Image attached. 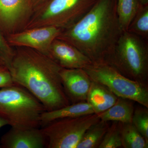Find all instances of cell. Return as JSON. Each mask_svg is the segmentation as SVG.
<instances>
[{"instance_id":"cell-18","label":"cell","mask_w":148,"mask_h":148,"mask_svg":"<svg viewBox=\"0 0 148 148\" xmlns=\"http://www.w3.org/2000/svg\"><path fill=\"white\" fill-rule=\"evenodd\" d=\"M122 147L125 148H148V142L131 123H121Z\"/></svg>"},{"instance_id":"cell-20","label":"cell","mask_w":148,"mask_h":148,"mask_svg":"<svg viewBox=\"0 0 148 148\" xmlns=\"http://www.w3.org/2000/svg\"><path fill=\"white\" fill-rule=\"evenodd\" d=\"M121 123L113 121L109 126L98 148H118L122 147Z\"/></svg>"},{"instance_id":"cell-9","label":"cell","mask_w":148,"mask_h":148,"mask_svg":"<svg viewBox=\"0 0 148 148\" xmlns=\"http://www.w3.org/2000/svg\"><path fill=\"white\" fill-rule=\"evenodd\" d=\"M62 30L61 28L52 26L37 27L9 35L6 38L13 47L31 48L48 56L51 45Z\"/></svg>"},{"instance_id":"cell-19","label":"cell","mask_w":148,"mask_h":148,"mask_svg":"<svg viewBox=\"0 0 148 148\" xmlns=\"http://www.w3.org/2000/svg\"><path fill=\"white\" fill-rule=\"evenodd\" d=\"M127 32L148 40V5H140Z\"/></svg>"},{"instance_id":"cell-7","label":"cell","mask_w":148,"mask_h":148,"mask_svg":"<svg viewBox=\"0 0 148 148\" xmlns=\"http://www.w3.org/2000/svg\"><path fill=\"white\" fill-rule=\"evenodd\" d=\"M100 120L98 114L55 120L42 126L47 148H76L84 132Z\"/></svg>"},{"instance_id":"cell-22","label":"cell","mask_w":148,"mask_h":148,"mask_svg":"<svg viewBox=\"0 0 148 148\" xmlns=\"http://www.w3.org/2000/svg\"><path fill=\"white\" fill-rule=\"evenodd\" d=\"M14 52V48L9 44L5 36L0 29V59L9 70Z\"/></svg>"},{"instance_id":"cell-27","label":"cell","mask_w":148,"mask_h":148,"mask_svg":"<svg viewBox=\"0 0 148 148\" xmlns=\"http://www.w3.org/2000/svg\"><path fill=\"white\" fill-rule=\"evenodd\" d=\"M2 65H4V64L3 63V62H2V61H1V60L0 59V66H2Z\"/></svg>"},{"instance_id":"cell-15","label":"cell","mask_w":148,"mask_h":148,"mask_svg":"<svg viewBox=\"0 0 148 148\" xmlns=\"http://www.w3.org/2000/svg\"><path fill=\"white\" fill-rule=\"evenodd\" d=\"M130 100L118 98L113 106L105 112L98 114L101 120L117 121L123 123H132L134 108Z\"/></svg>"},{"instance_id":"cell-10","label":"cell","mask_w":148,"mask_h":148,"mask_svg":"<svg viewBox=\"0 0 148 148\" xmlns=\"http://www.w3.org/2000/svg\"><path fill=\"white\" fill-rule=\"evenodd\" d=\"M48 56L63 69H83L92 63L76 47L58 38L51 45Z\"/></svg>"},{"instance_id":"cell-24","label":"cell","mask_w":148,"mask_h":148,"mask_svg":"<svg viewBox=\"0 0 148 148\" xmlns=\"http://www.w3.org/2000/svg\"><path fill=\"white\" fill-rule=\"evenodd\" d=\"M49 0H32L34 12L40 7Z\"/></svg>"},{"instance_id":"cell-25","label":"cell","mask_w":148,"mask_h":148,"mask_svg":"<svg viewBox=\"0 0 148 148\" xmlns=\"http://www.w3.org/2000/svg\"><path fill=\"white\" fill-rule=\"evenodd\" d=\"M8 123L4 119L0 117V128H1L3 126H5L6 125H7ZM0 148L1 147V145H0Z\"/></svg>"},{"instance_id":"cell-6","label":"cell","mask_w":148,"mask_h":148,"mask_svg":"<svg viewBox=\"0 0 148 148\" xmlns=\"http://www.w3.org/2000/svg\"><path fill=\"white\" fill-rule=\"evenodd\" d=\"M83 69L91 81L106 86L118 97L148 108V87L125 77L104 62L91 63Z\"/></svg>"},{"instance_id":"cell-8","label":"cell","mask_w":148,"mask_h":148,"mask_svg":"<svg viewBox=\"0 0 148 148\" xmlns=\"http://www.w3.org/2000/svg\"><path fill=\"white\" fill-rule=\"evenodd\" d=\"M34 12L32 0H0V29L6 38L24 30Z\"/></svg>"},{"instance_id":"cell-17","label":"cell","mask_w":148,"mask_h":148,"mask_svg":"<svg viewBox=\"0 0 148 148\" xmlns=\"http://www.w3.org/2000/svg\"><path fill=\"white\" fill-rule=\"evenodd\" d=\"M140 5L138 0H117V14L123 32H127Z\"/></svg>"},{"instance_id":"cell-13","label":"cell","mask_w":148,"mask_h":148,"mask_svg":"<svg viewBox=\"0 0 148 148\" xmlns=\"http://www.w3.org/2000/svg\"><path fill=\"white\" fill-rule=\"evenodd\" d=\"M118 98L106 86L91 81L86 101L92 107L94 113L99 114L113 106Z\"/></svg>"},{"instance_id":"cell-4","label":"cell","mask_w":148,"mask_h":148,"mask_svg":"<svg viewBox=\"0 0 148 148\" xmlns=\"http://www.w3.org/2000/svg\"><path fill=\"white\" fill-rule=\"evenodd\" d=\"M44 106L26 88L14 84L0 89V117L12 127L40 128Z\"/></svg>"},{"instance_id":"cell-1","label":"cell","mask_w":148,"mask_h":148,"mask_svg":"<svg viewBox=\"0 0 148 148\" xmlns=\"http://www.w3.org/2000/svg\"><path fill=\"white\" fill-rule=\"evenodd\" d=\"M117 0H97L75 24L63 29L56 38L76 47L92 63L104 62L123 33L116 12Z\"/></svg>"},{"instance_id":"cell-3","label":"cell","mask_w":148,"mask_h":148,"mask_svg":"<svg viewBox=\"0 0 148 148\" xmlns=\"http://www.w3.org/2000/svg\"><path fill=\"white\" fill-rule=\"evenodd\" d=\"M147 42L130 32H123L104 63L125 77L148 87Z\"/></svg>"},{"instance_id":"cell-12","label":"cell","mask_w":148,"mask_h":148,"mask_svg":"<svg viewBox=\"0 0 148 148\" xmlns=\"http://www.w3.org/2000/svg\"><path fill=\"white\" fill-rule=\"evenodd\" d=\"M3 148H47V141L40 128L12 127L1 138Z\"/></svg>"},{"instance_id":"cell-16","label":"cell","mask_w":148,"mask_h":148,"mask_svg":"<svg viewBox=\"0 0 148 148\" xmlns=\"http://www.w3.org/2000/svg\"><path fill=\"white\" fill-rule=\"evenodd\" d=\"M108 122L101 120L86 131L76 148H98L109 127Z\"/></svg>"},{"instance_id":"cell-5","label":"cell","mask_w":148,"mask_h":148,"mask_svg":"<svg viewBox=\"0 0 148 148\" xmlns=\"http://www.w3.org/2000/svg\"><path fill=\"white\" fill-rule=\"evenodd\" d=\"M97 0H49L35 10L25 29L52 26L63 29L75 24Z\"/></svg>"},{"instance_id":"cell-11","label":"cell","mask_w":148,"mask_h":148,"mask_svg":"<svg viewBox=\"0 0 148 148\" xmlns=\"http://www.w3.org/2000/svg\"><path fill=\"white\" fill-rule=\"evenodd\" d=\"M60 77L70 102L74 103L86 101L91 80L83 69H62Z\"/></svg>"},{"instance_id":"cell-26","label":"cell","mask_w":148,"mask_h":148,"mask_svg":"<svg viewBox=\"0 0 148 148\" xmlns=\"http://www.w3.org/2000/svg\"><path fill=\"white\" fill-rule=\"evenodd\" d=\"M141 5H148V0H138Z\"/></svg>"},{"instance_id":"cell-2","label":"cell","mask_w":148,"mask_h":148,"mask_svg":"<svg viewBox=\"0 0 148 148\" xmlns=\"http://www.w3.org/2000/svg\"><path fill=\"white\" fill-rule=\"evenodd\" d=\"M14 48L10 69L14 83L31 92L46 111L70 105L61 81L60 72L63 68L47 55L33 49Z\"/></svg>"},{"instance_id":"cell-14","label":"cell","mask_w":148,"mask_h":148,"mask_svg":"<svg viewBox=\"0 0 148 148\" xmlns=\"http://www.w3.org/2000/svg\"><path fill=\"white\" fill-rule=\"evenodd\" d=\"M94 113L92 107L87 102H78L73 103L58 110L45 111L41 116V126L48 123L67 117H75Z\"/></svg>"},{"instance_id":"cell-21","label":"cell","mask_w":148,"mask_h":148,"mask_svg":"<svg viewBox=\"0 0 148 148\" xmlns=\"http://www.w3.org/2000/svg\"><path fill=\"white\" fill-rule=\"evenodd\" d=\"M132 123L148 142V108H138L134 110Z\"/></svg>"},{"instance_id":"cell-23","label":"cell","mask_w":148,"mask_h":148,"mask_svg":"<svg viewBox=\"0 0 148 148\" xmlns=\"http://www.w3.org/2000/svg\"><path fill=\"white\" fill-rule=\"evenodd\" d=\"M14 84L8 68L5 65L0 66V88L8 87Z\"/></svg>"}]
</instances>
